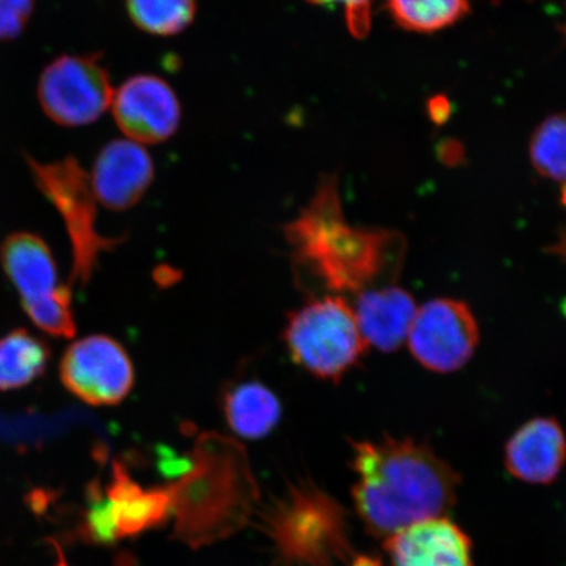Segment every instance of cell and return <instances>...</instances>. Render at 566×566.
Segmentation results:
<instances>
[{
  "mask_svg": "<svg viewBox=\"0 0 566 566\" xmlns=\"http://www.w3.org/2000/svg\"><path fill=\"white\" fill-rule=\"evenodd\" d=\"M306 2L314 6L328 7V9L343 7L346 23H348L349 31L354 35L364 38L369 32L373 0H306Z\"/></svg>",
  "mask_w": 566,
  "mask_h": 566,
  "instance_id": "obj_22",
  "label": "cell"
},
{
  "mask_svg": "<svg viewBox=\"0 0 566 566\" xmlns=\"http://www.w3.org/2000/svg\"><path fill=\"white\" fill-rule=\"evenodd\" d=\"M343 513L327 494L304 484L294 488L273 521L274 536L289 557L332 566L345 554Z\"/></svg>",
  "mask_w": 566,
  "mask_h": 566,
  "instance_id": "obj_6",
  "label": "cell"
},
{
  "mask_svg": "<svg viewBox=\"0 0 566 566\" xmlns=\"http://www.w3.org/2000/svg\"><path fill=\"white\" fill-rule=\"evenodd\" d=\"M112 113L127 139L139 145L161 144L174 136L181 122L176 92L161 77H129L113 95Z\"/></svg>",
  "mask_w": 566,
  "mask_h": 566,
  "instance_id": "obj_9",
  "label": "cell"
},
{
  "mask_svg": "<svg viewBox=\"0 0 566 566\" xmlns=\"http://www.w3.org/2000/svg\"><path fill=\"white\" fill-rule=\"evenodd\" d=\"M51 350L24 329L0 337V391L23 388L45 373Z\"/></svg>",
  "mask_w": 566,
  "mask_h": 566,
  "instance_id": "obj_17",
  "label": "cell"
},
{
  "mask_svg": "<svg viewBox=\"0 0 566 566\" xmlns=\"http://www.w3.org/2000/svg\"><path fill=\"white\" fill-rule=\"evenodd\" d=\"M105 497L109 501L118 537L158 525L172 504V493L142 490L118 463L113 465V479Z\"/></svg>",
  "mask_w": 566,
  "mask_h": 566,
  "instance_id": "obj_15",
  "label": "cell"
},
{
  "mask_svg": "<svg viewBox=\"0 0 566 566\" xmlns=\"http://www.w3.org/2000/svg\"><path fill=\"white\" fill-rule=\"evenodd\" d=\"M530 157L537 172L560 186L566 207V116H551L537 127Z\"/></svg>",
  "mask_w": 566,
  "mask_h": 566,
  "instance_id": "obj_20",
  "label": "cell"
},
{
  "mask_svg": "<svg viewBox=\"0 0 566 566\" xmlns=\"http://www.w3.org/2000/svg\"><path fill=\"white\" fill-rule=\"evenodd\" d=\"M127 15L138 30L169 38L187 30L197 13L196 0H125Z\"/></svg>",
  "mask_w": 566,
  "mask_h": 566,
  "instance_id": "obj_18",
  "label": "cell"
},
{
  "mask_svg": "<svg viewBox=\"0 0 566 566\" xmlns=\"http://www.w3.org/2000/svg\"><path fill=\"white\" fill-rule=\"evenodd\" d=\"M283 233L295 265L337 295L371 287L389 263H399L398 233L358 229L346 221L336 176L323 177Z\"/></svg>",
  "mask_w": 566,
  "mask_h": 566,
  "instance_id": "obj_2",
  "label": "cell"
},
{
  "mask_svg": "<svg viewBox=\"0 0 566 566\" xmlns=\"http://www.w3.org/2000/svg\"><path fill=\"white\" fill-rule=\"evenodd\" d=\"M0 263L17 287L27 314L70 293L67 286L59 285L51 248L34 233H11L0 247Z\"/></svg>",
  "mask_w": 566,
  "mask_h": 566,
  "instance_id": "obj_11",
  "label": "cell"
},
{
  "mask_svg": "<svg viewBox=\"0 0 566 566\" xmlns=\"http://www.w3.org/2000/svg\"><path fill=\"white\" fill-rule=\"evenodd\" d=\"M35 0H0V42H9L25 31Z\"/></svg>",
  "mask_w": 566,
  "mask_h": 566,
  "instance_id": "obj_21",
  "label": "cell"
},
{
  "mask_svg": "<svg viewBox=\"0 0 566 566\" xmlns=\"http://www.w3.org/2000/svg\"><path fill=\"white\" fill-rule=\"evenodd\" d=\"M388 9L408 31L434 32L469 12V0H388Z\"/></svg>",
  "mask_w": 566,
  "mask_h": 566,
  "instance_id": "obj_19",
  "label": "cell"
},
{
  "mask_svg": "<svg viewBox=\"0 0 566 566\" xmlns=\"http://www.w3.org/2000/svg\"><path fill=\"white\" fill-rule=\"evenodd\" d=\"M353 469L358 479L352 495L359 518L381 539L442 518L455 505L459 473L412 438L354 442Z\"/></svg>",
  "mask_w": 566,
  "mask_h": 566,
  "instance_id": "obj_1",
  "label": "cell"
},
{
  "mask_svg": "<svg viewBox=\"0 0 566 566\" xmlns=\"http://www.w3.org/2000/svg\"><path fill=\"white\" fill-rule=\"evenodd\" d=\"M479 337V324L471 308L462 301L440 298L417 310L407 343L424 369L448 374L469 363Z\"/></svg>",
  "mask_w": 566,
  "mask_h": 566,
  "instance_id": "obj_7",
  "label": "cell"
},
{
  "mask_svg": "<svg viewBox=\"0 0 566 566\" xmlns=\"http://www.w3.org/2000/svg\"><path fill=\"white\" fill-rule=\"evenodd\" d=\"M222 413L233 433L258 441L277 428L282 407L271 388L259 380H243L224 389Z\"/></svg>",
  "mask_w": 566,
  "mask_h": 566,
  "instance_id": "obj_16",
  "label": "cell"
},
{
  "mask_svg": "<svg viewBox=\"0 0 566 566\" xmlns=\"http://www.w3.org/2000/svg\"><path fill=\"white\" fill-rule=\"evenodd\" d=\"M283 339L295 365L315 378L334 384L343 379L369 348L353 306L337 294L295 310L287 318Z\"/></svg>",
  "mask_w": 566,
  "mask_h": 566,
  "instance_id": "obj_3",
  "label": "cell"
},
{
  "mask_svg": "<svg viewBox=\"0 0 566 566\" xmlns=\"http://www.w3.org/2000/svg\"><path fill=\"white\" fill-rule=\"evenodd\" d=\"M63 386L90 406L112 407L130 394L136 373L124 346L108 336H88L74 343L61 360Z\"/></svg>",
  "mask_w": 566,
  "mask_h": 566,
  "instance_id": "obj_8",
  "label": "cell"
},
{
  "mask_svg": "<svg viewBox=\"0 0 566 566\" xmlns=\"http://www.w3.org/2000/svg\"><path fill=\"white\" fill-rule=\"evenodd\" d=\"M385 548L391 566H475L470 537L446 516L400 531Z\"/></svg>",
  "mask_w": 566,
  "mask_h": 566,
  "instance_id": "obj_12",
  "label": "cell"
},
{
  "mask_svg": "<svg viewBox=\"0 0 566 566\" xmlns=\"http://www.w3.org/2000/svg\"><path fill=\"white\" fill-rule=\"evenodd\" d=\"M566 463V436L558 421L548 417L530 420L515 431L505 448V467L528 484H551Z\"/></svg>",
  "mask_w": 566,
  "mask_h": 566,
  "instance_id": "obj_13",
  "label": "cell"
},
{
  "mask_svg": "<svg viewBox=\"0 0 566 566\" xmlns=\"http://www.w3.org/2000/svg\"><path fill=\"white\" fill-rule=\"evenodd\" d=\"M115 90L103 54H62L42 70L38 98L42 112L63 127L94 124L111 108Z\"/></svg>",
  "mask_w": 566,
  "mask_h": 566,
  "instance_id": "obj_5",
  "label": "cell"
},
{
  "mask_svg": "<svg viewBox=\"0 0 566 566\" xmlns=\"http://www.w3.org/2000/svg\"><path fill=\"white\" fill-rule=\"evenodd\" d=\"M88 175L96 202L112 211H125L145 197L155 168L144 145L116 139L102 148Z\"/></svg>",
  "mask_w": 566,
  "mask_h": 566,
  "instance_id": "obj_10",
  "label": "cell"
},
{
  "mask_svg": "<svg viewBox=\"0 0 566 566\" xmlns=\"http://www.w3.org/2000/svg\"><path fill=\"white\" fill-rule=\"evenodd\" d=\"M353 310L367 346L392 353L407 342L419 307L407 290L387 285L363 290Z\"/></svg>",
  "mask_w": 566,
  "mask_h": 566,
  "instance_id": "obj_14",
  "label": "cell"
},
{
  "mask_svg": "<svg viewBox=\"0 0 566 566\" xmlns=\"http://www.w3.org/2000/svg\"><path fill=\"white\" fill-rule=\"evenodd\" d=\"M34 186L60 212L73 247V275L71 280L84 286L101 259L119 242L106 238L97 230L96 198L92 192L90 175L75 157L54 161H39L27 155Z\"/></svg>",
  "mask_w": 566,
  "mask_h": 566,
  "instance_id": "obj_4",
  "label": "cell"
}]
</instances>
